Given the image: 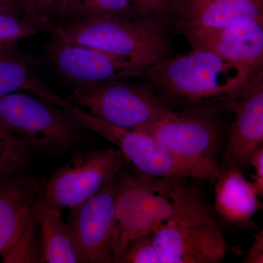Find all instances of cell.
Here are the masks:
<instances>
[{
	"instance_id": "1",
	"label": "cell",
	"mask_w": 263,
	"mask_h": 263,
	"mask_svg": "<svg viewBox=\"0 0 263 263\" xmlns=\"http://www.w3.org/2000/svg\"><path fill=\"white\" fill-rule=\"evenodd\" d=\"M55 41L88 46L146 70L167 56L170 43L155 15L76 18L51 29Z\"/></svg>"
},
{
	"instance_id": "2",
	"label": "cell",
	"mask_w": 263,
	"mask_h": 263,
	"mask_svg": "<svg viewBox=\"0 0 263 263\" xmlns=\"http://www.w3.org/2000/svg\"><path fill=\"white\" fill-rule=\"evenodd\" d=\"M180 180L168 219L154 232V245L162 263H219L228 252L216 214L196 186Z\"/></svg>"
},
{
	"instance_id": "3",
	"label": "cell",
	"mask_w": 263,
	"mask_h": 263,
	"mask_svg": "<svg viewBox=\"0 0 263 263\" xmlns=\"http://www.w3.org/2000/svg\"><path fill=\"white\" fill-rule=\"evenodd\" d=\"M144 78L166 94L190 103L233 101L254 79L245 69L200 48L164 57L145 70Z\"/></svg>"
},
{
	"instance_id": "4",
	"label": "cell",
	"mask_w": 263,
	"mask_h": 263,
	"mask_svg": "<svg viewBox=\"0 0 263 263\" xmlns=\"http://www.w3.org/2000/svg\"><path fill=\"white\" fill-rule=\"evenodd\" d=\"M65 110L79 127L92 132L116 145L137 174L157 179L216 181L209 171L175 157L146 133L112 125L76 105H70Z\"/></svg>"
},
{
	"instance_id": "5",
	"label": "cell",
	"mask_w": 263,
	"mask_h": 263,
	"mask_svg": "<svg viewBox=\"0 0 263 263\" xmlns=\"http://www.w3.org/2000/svg\"><path fill=\"white\" fill-rule=\"evenodd\" d=\"M180 180L182 179H152L123 170L119 173L117 195L119 235L114 262L128 242L152 234L167 221Z\"/></svg>"
},
{
	"instance_id": "6",
	"label": "cell",
	"mask_w": 263,
	"mask_h": 263,
	"mask_svg": "<svg viewBox=\"0 0 263 263\" xmlns=\"http://www.w3.org/2000/svg\"><path fill=\"white\" fill-rule=\"evenodd\" d=\"M66 100L112 125L125 129L148 125L172 110L150 88L126 80L76 87Z\"/></svg>"
},
{
	"instance_id": "7",
	"label": "cell",
	"mask_w": 263,
	"mask_h": 263,
	"mask_svg": "<svg viewBox=\"0 0 263 263\" xmlns=\"http://www.w3.org/2000/svg\"><path fill=\"white\" fill-rule=\"evenodd\" d=\"M124 163L121 151L113 147L73 154L43 183L41 211L79 206L119 175Z\"/></svg>"
},
{
	"instance_id": "8",
	"label": "cell",
	"mask_w": 263,
	"mask_h": 263,
	"mask_svg": "<svg viewBox=\"0 0 263 263\" xmlns=\"http://www.w3.org/2000/svg\"><path fill=\"white\" fill-rule=\"evenodd\" d=\"M0 125L38 151L74 143L80 128L65 109L22 91L0 98Z\"/></svg>"
},
{
	"instance_id": "9",
	"label": "cell",
	"mask_w": 263,
	"mask_h": 263,
	"mask_svg": "<svg viewBox=\"0 0 263 263\" xmlns=\"http://www.w3.org/2000/svg\"><path fill=\"white\" fill-rule=\"evenodd\" d=\"M136 129L154 137L180 160L209 171L216 180L220 174L217 155L221 132L210 114L171 110L160 120Z\"/></svg>"
},
{
	"instance_id": "10",
	"label": "cell",
	"mask_w": 263,
	"mask_h": 263,
	"mask_svg": "<svg viewBox=\"0 0 263 263\" xmlns=\"http://www.w3.org/2000/svg\"><path fill=\"white\" fill-rule=\"evenodd\" d=\"M118 186L119 175L94 196L70 209L68 223L86 262L110 263L115 260L119 235L117 217Z\"/></svg>"
},
{
	"instance_id": "11",
	"label": "cell",
	"mask_w": 263,
	"mask_h": 263,
	"mask_svg": "<svg viewBox=\"0 0 263 263\" xmlns=\"http://www.w3.org/2000/svg\"><path fill=\"white\" fill-rule=\"evenodd\" d=\"M193 48L210 51L248 71L263 73V20L242 19L219 29L179 27Z\"/></svg>"
},
{
	"instance_id": "12",
	"label": "cell",
	"mask_w": 263,
	"mask_h": 263,
	"mask_svg": "<svg viewBox=\"0 0 263 263\" xmlns=\"http://www.w3.org/2000/svg\"><path fill=\"white\" fill-rule=\"evenodd\" d=\"M47 59L60 76L77 87L143 78L146 70L101 50L55 41L48 48Z\"/></svg>"
},
{
	"instance_id": "13",
	"label": "cell",
	"mask_w": 263,
	"mask_h": 263,
	"mask_svg": "<svg viewBox=\"0 0 263 263\" xmlns=\"http://www.w3.org/2000/svg\"><path fill=\"white\" fill-rule=\"evenodd\" d=\"M43 181L23 177L0 183V259H7L24 235L38 224Z\"/></svg>"
},
{
	"instance_id": "14",
	"label": "cell",
	"mask_w": 263,
	"mask_h": 263,
	"mask_svg": "<svg viewBox=\"0 0 263 263\" xmlns=\"http://www.w3.org/2000/svg\"><path fill=\"white\" fill-rule=\"evenodd\" d=\"M232 105L235 119L227 141L226 162L242 170L263 144V74L249 83Z\"/></svg>"
},
{
	"instance_id": "15",
	"label": "cell",
	"mask_w": 263,
	"mask_h": 263,
	"mask_svg": "<svg viewBox=\"0 0 263 263\" xmlns=\"http://www.w3.org/2000/svg\"><path fill=\"white\" fill-rule=\"evenodd\" d=\"M214 212L233 226H254V216L263 210V202L253 181L245 177L238 166L224 162L215 181Z\"/></svg>"
},
{
	"instance_id": "16",
	"label": "cell",
	"mask_w": 263,
	"mask_h": 263,
	"mask_svg": "<svg viewBox=\"0 0 263 263\" xmlns=\"http://www.w3.org/2000/svg\"><path fill=\"white\" fill-rule=\"evenodd\" d=\"M179 27L212 29L242 19L263 20V0H173Z\"/></svg>"
},
{
	"instance_id": "17",
	"label": "cell",
	"mask_w": 263,
	"mask_h": 263,
	"mask_svg": "<svg viewBox=\"0 0 263 263\" xmlns=\"http://www.w3.org/2000/svg\"><path fill=\"white\" fill-rule=\"evenodd\" d=\"M22 91L65 110L70 105L46 84L16 49L0 51V98Z\"/></svg>"
},
{
	"instance_id": "18",
	"label": "cell",
	"mask_w": 263,
	"mask_h": 263,
	"mask_svg": "<svg viewBox=\"0 0 263 263\" xmlns=\"http://www.w3.org/2000/svg\"><path fill=\"white\" fill-rule=\"evenodd\" d=\"M38 224L42 235V262H86L69 223L60 209H42Z\"/></svg>"
},
{
	"instance_id": "19",
	"label": "cell",
	"mask_w": 263,
	"mask_h": 263,
	"mask_svg": "<svg viewBox=\"0 0 263 263\" xmlns=\"http://www.w3.org/2000/svg\"><path fill=\"white\" fill-rule=\"evenodd\" d=\"M25 16L43 24L47 32L68 22L73 0H14Z\"/></svg>"
},
{
	"instance_id": "20",
	"label": "cell",
	"mask_w": 263,
	"mask_h": 263,
	"mask_svg": "<svg viewBox=\"0 0 263 263\" xmlns=\"http://www.w3.org/2000/svg\"><path fill=\"white\" fill-rule=\"evenodd\" d=\"M41 32H47V29L22 13H0V51L16 49L19 41Z\"/></svg>"
},
{
	"instance_id": "21",
	"label": "cell",
	"mask_w": 263,
	"mask_h": 263,
	"mask_svg": "<svg viewBox=\"0 0 263 263\" xmlns=\"http://www.w3.org/2000/svg\"><path fill=\"white\" fill-rule=\"evenodd\" d=\"M29 148L0 125V178L6 177L23 167Z\"/></svg>"
},
{
	"instance_id": "22",
	"label": "cell",
	"mask_w": 263,
	"mask_h": 263,
	"mask_svg": "<svg viewBox=\"0 0 263 263\" xmlns=\"http://www.w3.org/2000/svg\"><path fill=\"white\" fill-rule=\"evenodd\" d=\"M133 0H73L72 15L77 18L102 15H134Z\"/></svg>"
},
{
	"instance_id": "23",
	"label": "cell",
	"mask_w": 263,
	"mask_h": 263,
	"mask_svg": "<svg viewBox=\"0 0 263 263\" xmlns=\"http://www.w3.org/2000/svg\"><path fill=\"white\" fill-rule=\"evenodd\" d=\"M115 262L162 263L151 235H142L128 242Z\"/></svg>"
},
{
	"instance_id": "24",
	"label": "cell",
	"mask_w": 263,
	"mask_h": 263,
	"mask_svg": "<svg viewBox=\"0 0 263 263\" xmlns=\"http://www.w3.org/2000/svg\"><path fill=\"white\" fill-rule=\"evenodd\" d=\"M173 0H133L136 14L157 15L171 11Z\"/></svg>"
},
{
	"instance_id": "25",
	"label": "cell",
	"mask_w": 263,
	"mask_h": 263,
	"mask_svg": "<svg viewBox=\"0 0 263 263\" xmlns=\"http://www.w3.org/2000/svg\"><path fill=\"white\" fill-rule=\"evenodd\" d=\"M249 166L253 167L254 171L253 183L259 196L263 197V144L254 152Z\"/></svg>"
},
{
	"instance_id": "26",
	"label": "cell",
	"mask_w": 263,
	"mask_h": 263,
	"mask_svg": "<svg viewBox=\"0 0 263 263\" xmlns=\"http://www.w3.org/2000/svg\"><path fill=\"white\" fill-rule=\"evenodd\" d=\"M242 262L263 263V230L256 235L253 245L249 249Z\"/></svg>"
},
{
	"instance_id": "27",
	"label": "cell",
	"mask_w": 263,
	"mask_h": 263,
	"mask_svg": "<svg viewBox=\"0 0 263 263\" xmlns=\"http://www.w3.org/2000/svg\"><path fill=\"white\" fill-rule=\"evenodd\" d=\"M3 12H13V13H22V14H23L22 11L20 10L17 9V8L0 3V13H3Z\"/></svg>"
},
{
	"instance_id": "28",
	"label": "cell",
	"mask_w": 263,
	"mask_h": 263,
	"mask_svg": "<svg viewBox=\"0 0 263 263\" xmlns=\"http://www.w3.org/2000/svg\"><path fill=\"white\" fill-rule=\"evenodd\" d=\"M0 3H2V4L8 5V6L13 7V8H17V9L20 10L19 9L18 7L17 6L16 3H15L14 0H0Z\"/></svg>"
}]
</instances>
